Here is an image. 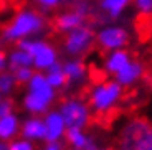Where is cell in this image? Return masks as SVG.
I'll return each instance as SVG.
<instances>
[{
  "label": "cell",
  "mask_w": 152,
  "mask_h": 150,
  "mask_svg": "<svg viewBox=\"0 0 152 150\" xmlns=\"http://www.w3.org/2000/svg\"><path fill=\"white\" fill-rule=\"evenodd\" d=\"M65 137L69 142V145H73L76 150H94L96 149L94 143H93V140L84 134L83 129H78V127L66 129Z\"/></svg>",
  "instance_id": "e0dca14e"
},
{
  "label": "cell",
  "mask_w": 152,
  "mask_h": 150,
  "mask_svg": "<svg viewBox=\"0 0 152 150\" xmlns=\"http://www.w3.org/2000/svg\"><path fill=\"white\" fill-rule=\"evenodd\" d=\"M43 150H61V147L58 145V142H48V145Z\"/></svg>",
  "instance_id": "83f0119b"
},
{
  "label": "cell",
  "mask_w": 152,
  "mask_h": 150,
  "mask_svg": "<svg viewBox=\"0 0 152 150\" xmlns=\"http://www.w3.org/2000/svg\"><path fill=\"white\" fill-rule=\"evenodd\" d=\"M94 150H103V149H94Z\"/></svg>",
  "instance_id": "1f68e13d"
},
{
  "label": "cell",
  "mask_w": 152,
  "mask_h": 150,
  "mask_svg": "<svg viewBox=\"0 0 152 150\" xmlns=\"http://www.w3.org/2000/svg\"><path fill=\"white\" fill-rule=\"evenodd\" d=\"M23 66L33 68V58H31L25 50L15 46V48H12L10 51H7V69L8 71H15V69L23 68Z\"/></svg>",
  "instance_id": "ac0fdd59"
},
{
  "label": "cell",
  "mask_w": 152,
  "mask_h": 150,
  "mask_svg": "<svg viewBox=\"0 0 152 150\" xmlns=\"http://www.w3.org/2000/svg\"><path fill=\"white\" fill-rule=\"evenodd\" d=\"M122 94H124V87L116 79H107V81L96 83L88 94L89 107L98 114L109 112L122 99Z\"/></svg>",
  "instance_id": "3957f363"
},
{
  "label": "cell",
  "mask_w": 152,
  "mask_h": 150,
  "mask_svg": "<svg viewBox=\"0 0 152 150\" xmlns=\"http://www.w3.org/2000/svg\"><path fill=\"white\" fill-rule=\"evenodd\" d=\"M7 69V51L0 50V73Z\"/></svg>",
  "instance_id": "4316f807"
},
{
  "label": "cell",
  "mask_w": 152,
  "mask_h": 150,
  "mask_svg": "<svg viewBox=\"0 0 152 150\" xmlns=\"http://www.w3.org/2000/svg\"><path fill=\"white\" fill-rule=\"evenodd\" d=\"M8 150H35L31 140L27 139H20V140H13L8 143Z\"/></svg>",
  "instance_id": "d4e9b609"
},
{
  "label": "cell",
  "mask_w": 152,
  "mask_h": 150,
  "mask_svg": "<svg viewBox=\"0 0 152 150\" xmlns=\"http://www.w3.org/2000/svg\"><path fill=\"white\" fill-rule=\"evenodd\" d=\"M119 150H152V125L144 119L127 122L122 129Z\"/></svg>",
  "instance_id": "277c9868"
},
{
  "label": "cell",
  "mask_w": 152,
  "mask_h": 150,
  "mask_svg": "<svg viewBox=\"0 0 152 150\" xmlns=\"http://www.w3.org/2000/svg\"><path fill=\"white\" fill-rule=\"evenodd\" d=\"M94 42L103 51L127 48L131 43V31L119 23H104L94 33Z\"/></svg>",
  "instance_id": "8992f818"
},
{
  "label": "cell",
  "mask_w": 152,
  "mask_h": 150,
  "mask_svg": "<svg viewBox=\"0 0 152 150\" xmlns=\"http://www.w3.org/2000/svg\"><path fill=\"white\" fill-rule=\"evenodd\" d=\"M0 150H8V142H5V140H0Z\"/></svg>",
  "instance_id": "f1b7e54d"
},
{
  "label": "cell",
  "mask_w": 152,
  "mask_h": 150,
  "mask_svg": "<svg viewBox=\"0 0 152 150\" xmlns=\"http://www.w3.org/2000/svg\"><path fill=\"white\" fill-rule=\"evenodd\" d=\"M145 74V66L141 60L137 58H132L129 63L126 64L122 69H119L116 74H114V79L121 84L122 87H129V86H134L144 78Z\"/></svg>",
  "instance_id": "ba28073f"
},
{
  "label": "cell",
  "mask_w": 152,
  "mask_h": 150,
  "mask_svg": "<svg viewBox=\"0 0 152 150\" xmlns=\"http://www.w3.org/2000/svg\"><path fill=\"white\" fill-rule=\"evenodd\" d=\"M58 112L61 114L63 120L66 124V129L69 127H78V129H84L89 124L91 119V107L89 104L78 98H69L65 99L58 106Z\"/></svg>",
  "instance_id": "52a82bcc"
},
{
  "label": "cell",
  "mask_w": 152,
  "mask_h": 150,
  "mask_svg": "<svg viewBox=\"0 0 152 150\" xmlns=\"http://www.w3.org/2000/svg\"><path fill=\"white\" fill-rule=\"evenodd\" d=\"M71 8L78 10L80 13H83L84 17H89L93 13V5H91V0H73Z\"/></svg>",
  "instance_id": "603a6c76"
},
{
  "label": "cell",
  "mask_w": 152,
  "mask_h": 150,
  "mask_svg": "<svg viewBox=\"0 0 152 150\" xmlns=\"http://www.w3.org/2000/svg\"><path fill=\"white\" fill-rule=\"evenodd\" d=\"M12 109H13V104H12L10 99H5V98L0 99V117H4L5 114L12 112Z\"/></svg>",
  "instance_id": "484cf974"
},
{
  "label": "cell",
  "mask_w": 152,
  "mask_h": 150,
  "mask_svg": "<svg viewBox=\"0 0 152 150\" xmlns=\"http://www.w3.org/2000/svg\"><path fill=\"white\" fill-rule=\"evenodd\" d=\"M94 33L96 31L88 23L65 33V36L61 40V51H63V55H66L68 58H83L96 45Z\"/></svg>",
  "instance_id": "5b68a950"
},
{
  "label": "cell",
  "mask_w": 152,
  "mask_h": 150,
  "mask_svg": "<svg viewBox=\"0 0 152 150\" xmlns=\"http://www.w3.org/2000/svg\"><path fill=\"white\" fill-rule=\"evenodd\" d=\"M96 2H99V0H96Z\"/></svg>",
  "instance_id": "836d02e7"
},
{
  "label": "cell",
  "mask_w": 152,
  "mask_h": 150,
  "mask_svg": "<svg viewBox=\"0 0 152 150\" xmlns=\"http://www.w3.org/2000/svg\"><path fill=\"white\" fill-rule=\"evenodd\" d=\"M2 98H4V96H2V94H0V99H2Z\"/></svg>",
  "instance_id": "d6a6232c"
},
{
  "label": "cell",
  "mask_w": 152,
  "mask_h": 150,
  "mask_svg": "<svg viewBox=\"0 0 152 150\" xmlns=\"http://www.w3.org/2000/svg\"><path fill=\"white\" fill-rule=\"evenodd\" d=\"M45 78L48 81V84L53 87L55 91H61L66 87V76L63 71V64L61 61H56L53 66H50L45 71Z\"/></svg>",
  "instance_id": "d6986e66"
},
{
  "label": "cell",
  "mask_w": 152,
  "mask_h": 150,
  "mask_svg": "<svg viewBox=\"0 0 152 150\" xmlns=\"http://www.w3.org/2000/svg\"><path fill=\"white\" fill-rule=\"evenodd\" d=\"M131 60H132V53L127 48L107 51L106 56H104V61H103V69L106 74L114 76L119 69H122L126 64L129 63Z\"/></svg>",
  "instance_id": "4fadbf2b"
},
{
  "label": "cell",
  "mask_w": 152,
  "mask_h": 150,
  "mask_svg": "<svg viewBox=\"0 0 152 150\" xmlns=\"http://www.w3.org/2000/svg\"><path fill=\"white\" fill-rule=\"evenodd\" d=\"M13 73V78H15L17 84H27L28 81L31 79V76H33L35 69L31 66H23V68H18V69H15Z\"/></svg>",
  "instance_id": "44dd1931"
},
{
  "label": "cell",
  "mask_w": 152,
  "mask_h": 150,
  "mask_svg": "<svg viewBox=\"0 0 152 150\" xmlns=\"http://www.w3.org/2000/svg\"><path fill=\"white\" fill-rule=\"evenodd\" d=\"M73 0H61V5H65V7H71Z\"/></svg>",
  "instance_id": "f546056e"
},
{
  "label": "cell",
  "mask_w": 152,
  "mask_h": 150,
  "mask_svg": "<svg viewBox=\"0 0 152 150\" xmlns=\"http://www.w3.org/2000/svg\"><path fill=\"white\" fill-rule=\"evenodd\" d=\"M56 99V91L48 84L45 73L35 71L27 83V92L22 99L23 109L31 116H43L50 111Z\"/></svg>",
  "instance_id": "7a4b0ae2"
},
{
  "label": "cell",
  "mask_w": 152,
  "mask_h": 150,
  "mask_svg": "<svg viewBox=\"0 0 152 150\" xmlns=\"http://www.w3.org/2000/svg\"><path fill=\"white\" fill-rule=\"evenodd\" d=\"M84 23H86V17L83 13H80L75 8H66L55 17V30L58 33L65 35L68 31L78 28V26L84 25Z\"/></svg>",
  "instance_id": "30bf717a"
},
{
  "label": "cell",
  "mask_w": 152,
  "mask_h": 150,
  "mask_svg": "<svg viewBox=\"0 0 152 150\" xmlns=\"http://www.w3.org/2000/svg\"><path fill=\"white\" fill-rule=\"evenodd\" d=\"M132 5L136 12L142 17H152V0H132Z\"/></svg>",
  "instance_id": "7402d4cb"
},
{
  "label": "cell",
  "mask_w": 152,
  "mask_h": 150,
  "mask_svg": "<svg viewBox=\"0 0 152 150\" xmlns=\"http://www.w3.org/2000/svg\"><path fill=\"white\" fill-rule=\"evenodd\" d=\"M8 0H0V5H4V4H7Z\"/></svg>",
  "instance_id": "4dcf8cb0"
},
{
  "label": "cell",
  "mask_w": 152,
  "mask_h": 150,
  "mask_svg": "<svg viewBox=\"0 0 152 150\" xmlns=\"http://www.w3.org/2000/svg\"><path fill=\"white\" fill-rule=\"evenodd\" d=\"M131 4H132V0H99L98 7L103 12L104 20L116 22V20L122 18V15L126 13Z\"/></svg>",
  "instance_id": "9a60e30c"
},
{
  "label": "cell",
  "mask_w": 152,
  "mask_h": 150,
  "mask_svg": "<svg viewBox=\"0 0 152 150\" xmlns=\"http://www.w3.org/2000/svg\"><path fill=\"white\" fill-rule=\"evenodd\" d=\"M61 64L66 76V86H78L88 79V64L83 58H66Z\"/></svg>",
  "instance_id": "9c48e42d"
},
{
  "label": "cell",
  "mask_w": 152,
  "mask_h": 150,
  "mask_svg": "<svg viewBox=\"0 0 152 150\" xmlns=\"http://www.w3.org/2000/svg\"><path fill=\"white\" fill-rule=\"evenodd\" d=\"M17 87V81L13 78V73L5 69V71L0 73V94L2 96H8L15 91Z\"/></svg>",
  "instance_id": "ffe728a7"
},
{
  "label": "cell",
  "mask_w": 152,
  "mask_h": 150,
  "mask_svg": "<svg viewBox=\"0 0 152 150\" xmlns=\"http://www.w3.org/2000/svg\"><path fill=\"white\" fill-rule=\"evenodd\" d=\"M20 132H22L23 139L31 140V142H35V140H45V137H46L45 122L38 116H31L23 120L22 125H20Z\"/></svg>",
  "instance_id": "5bb4252c"
},
{
  "label": "cell",
  "mask_w": 152,
  "mask_h": 150,
  "mask_svg": "<svg viewBox=\"0 0 152 150\" xmlns=\"http://www.w3.org/2000/svg\"><path fill=\"white\" fill-rule=\"evenodd\" d=\"M20 130V120L13 111L0 117V140L10 142Z\"/></svg>",
  "instance_id": "2e32d148"
},
{
  "label": "cell",
  "mask_w": 152,
  "mask_h": 150,
  "mask_svg": "<svg viewBox=\"0 0 152 150\" xmlns=\"http://www.w3.org/2000/svg\"><path fill=\"white\" fill-rule=\"evenodd\" d=\"M46 17L38 8L23 7L4 25L0 31V40L4 43H18L20 40L31 36H42L46 31Z\"/></svg>",
  "instance_id": "6da1fadb"
},
{
  "label": "cell",
  "mask_w": 152,
  "mask_h": 150,
  "mask_svg": "<svg viewBox=\"0 0 152 150\" xmlns=\"http://www.w3.org/2000/svg\"><path fill=\"white\" fill-rule=\"evenodd\" d=\"M33 69L45 73L50 66H53L56 61H60V51L55 45L45 42V45L35 53L33 56Z\"/></svg>",
  "instance_id": "7c38bea8"
},
{
  "label": "cell",
  "mask_w": 152,
  "mask_h": 150,
  "mask_svg": "<svg viewBox=\"0 0 152 150\" xmlns=\"http://www.w3.org/2000/svg\"><path fill=\"white\" fill-rule=\"evenodd\" d=\"M35 4L40 12H51L61 7V0H35Z\"/></svg>",
  "instance_id": "cb8c5ba5"
},
{
  "label": "cell",
  "mask_w": 152,
  "mask_h": 150,
  "mask_svg": "<svg viewBox=\"0 0 152 150\" xmlns=\"http://www.w3.org/2000/svg\"><path fill=\"white\" fill-rule=\"evenodd\" d=\"M43 122H45V129H46V142H58L60 139L65 137L66 132V124L61 114L56 111H48L46 114H43Z\"/></svg>",
  "instance_id": "8fae6325"
}]
</instances>
